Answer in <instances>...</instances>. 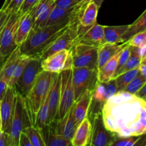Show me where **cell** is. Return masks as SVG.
<instances>
[{
    "instance_id": "7dc6e473",
    "label": "cell",
    "mask_w": 146,
    "mask_h": 146,
    "mask_svg": "<svg viewBox=\"0 0 146 146\" xmlns=\"http://www.w3.org/2000/svg\"><path fill=\"white\" fill-rule=\"evenodd\" d=\"M94 1V0H79V1H80V3H81V4H88V3L89 2H91V1Z\"/></svg>"
},
{
    "instance_id": "d6a6232c",
    "label": "cell",
    "mask_w": 146,
    "mask_h": 146,
    "mask_svg": "<svg viewBox=\"0 0 146 146\" xmlns=\"http://www.w3.org/2000/svg\"><path fill=\"white\" fill-rule=\"evenodd\" d=\"M30 58H31V57L29 56L26 55V54H21L19 58V61L18 64H17V67H16L15 70H14V74H13L11 80H10L9 83V87L15 88L16 84H17L19 78H20L21 75L22 74L25 67L27 66Z\"/></svg>"
},
{
    "instance_id": "b9f144b4",
    "label": "cell",
    "mask_w": 146,
    "mask_h": 146,
    "mask_svg": "<svg viewBox=\"0 0 146 146\" xmlns=\"http://www.w3.org/2000/svg\"><path fill=\"white\" fill-rule=\"evenodd\" d=\"M19 146H34L30 142L29 139L27 137V135L22 132L21 133L19 138Z\"/></svg>"
},
{
    "instance_id": "74e56055",
    "label": "cell",
    "mask_w": 146,
    "mask_h": 146,
    "mask_svg": "<svg viewBox=\"0 0 146 146\" xmlns=\"http://www.w3.org/2000/svg\"><path fill=\"white\" fill-rule=\"evenodd\" d=\"M81 4L79 0H55V7L62 9H71Z\"/></svg>"
},
{
    "instance_id": "5bb4252c",
    "label": "cell",
    "mask_w": 146,
    "mask_h": 146,
    "mask_svg": "<svg viewBox=\"0 0 146 146\" xmlns=\"http://www.w3.org/2000/svg\"><path fill=\"white\" fill-rule=\"evenodd\" d=\"M98 9L99 7L93 1L84 6L80 10L77 20L78 38L94 24H96Z\"/></svg>"
},
{
    "instance_id": "60d3db41",
    "label": "cell",
    "mask_w": 146,
    "mask_h": 146,
    "mask_svg": "<svg viewBox=\"0 0 146 146\" xmlns=\"http://www.w3.org/2000/svg\"><path fill=\"white\" fill-rule=\"evenodd\" d=\"M8 87V83L4 80V78L1 76V74H0V100L1 101L3 98V97H4Z\"/></svg>"
},
{
    "instance_id": "f546056e",
    "label": "cell",
    "mask_w": 146,
    "mask_h": 146,
    "mask_svg": "<svg viewBox=\"0 0 146 146\" xmlns=\"http://www.w3.org/2000/svg\"><path fill=\"white\" fill-rule=\"evenodd\" d=\"M48 98L47 94L43 100L39 109L36 115L34 126L41 130L48 125Z\"/></svg>"
},
{
    "instance_id": "9a60e30c",
    "label": "cell",
    "mask_w": 146,
    "mask_h": 146,
    "mask_svg": "<svg viewBox=\"0 0 146 146\" xmlns=\"http://www.w3.org/2000/svg\"><path fill=\"white\" fill-rule=\"evenodd\" d=\"M61 90V73H56L48 94V122L52 125L57 120Z\"/></svg>"
},
{
    "instance_id": "f907efd6",
    "label": "cell",
    "mask_w": 146,
    "mask_h": 146,
    "mask_svg": "<svg viewBox=\"0 0 146 146\" xmlns=\"http://www.w3.org/2000/svg\"><path fill=\"white\" fill-rule=\"evenodd\" d=\"M0 128H1V115H0Z\"/></svg>"
},
{
    "instance_id": "4fadbf2b",
    "label": "cell",
    "mask_w": 146,
    "mask_h": 146,
    "mask_svg": "<svg viewBox=\"0 0 146 146\" xmlns=\"http://www.w3.org/2000/svg\"><path fill=\"white\" fill-rule=\"evenodd\" d=\"M115 137L106 128L101 113L95 115L92 124V134L88 146H110Z\"/></svg>"
},
{
    "instance_id": "277c9868",
    "label": "cell",
    "mask_w": 146,
    "mask_h": 146,
    "mask_svg": "<svg viewBox=\"0 0 146 146\" xmlns=\"http://www.w3.org/2000/svg\"><path fill=\"white\" fill-rule=\"evenodd\" d=\"M56 73L41 71L38 74L35 83L28 95L24 97L32 114L34 125L36 115L38 112L43 100L48 94Z\"/></svg>"
},
{
    "instance_id": "4dcf8cb0",
    "label": "cell",
    "mask_w": 146,
    "mask_h": 146,
    "mask_svg": "<svg viewBox=\"0 0 146 146\" xmlns=\"http://www.w3.org/2000/svg\"><path fill=\"white\" fill-rule=\"evenodd\" d=\"M138 68L119 74L118 76L114 78L116 92L124 91V89L131 83V81L140 74Z\"/></svg>"
},
{
    "instance_id": "681fc988",
    "label": "cell",
    "mask_w": 146,
    "mask_h": 146,
    "mask_svg": "<svg viewBox=\"0 0 146 146\" xmlns=\"http://www.w3.org/2000/svg\"><path fill=\"white\" fill-rule=\"evenodd\" d=\"M3 133H4V132H3L2 129H1V128H0V136H1V134H2Z\"/></svg>"
},
{
    "instance_id": "db71d44e",
    "label": "cell",
    "mask_w": 146,
    "mask_h": 146,
    "mask_svg": "<svg viewBox=\"0 0 146 146\" xmlns=\"http://www.w3.org/2000/svg\"><path fill=\"white\" fill-rule=\"evenodd\" d=\"M54 1H55V0H54Z\"/></svg>"
},
{
    "instance_id": "ba28073f",
    "label": "cell",
    "mask_w": 146,
    "mask_h": 146,
    "mask_svg": "<svg viewBox=\"0 0 146 146\" xmlns=\"http://www.w3.org/2000/svg\"><path fill=\"white\" fill-rule=\"evenodd\" d=\"M22 14L19 11L11 14L0 39V61H3L17 47L15 39L17 29Z\"/></svg>"
},
{
    "instance_id": "e0dca14e",
    "label": "cell",
    "mask_w": 146,
    "mask_h": 146,
    "mask_svg": "<svg viewBox=\"0 0 146 146\" xmlns=\"http://www.w3.org/2000/svg\"><path fill=\"white\" fill-rule=\"evenodd\" d=\"M55 123V126L52 128L54 132L57 135H61L68 141H71L78 125L74 118L73 107L64 118L58 120Z\"/></svg>"
},
{
    "instance_id": "ffe728a7",
    "label": "cell",
    "mask_w": 146,
    "mask_h": 146,
    "mask_svg": "<svg viewBox=\"0 0 146 146\" xmlns=\"http://www.w3.org/2000/svg\"><path fill=\"white\" fill-rule=\"evenodd\" d=\"M91 91H87L81 96V98L74 103L73 112L76 122L79 125L86 118H87L90 106L92 102Z\"/></svg>"
},
{
    "instance_id": "3957f363",
    "label": "cell",
    "mask_w": 146,
    "mask_h": 146,
    "mask_svg": "<svg viewBox=\"0 0 146 146\" xmlns=\"http://www.w3.org/2000/svg\"><path fill=\"white\" fill-rule=\"evenodd\" d=\"M34 125L32 114L24 97L17 91L15 108L9 131L10 146H19L21 133L24 128Z\"/></svg>"
},
{
    "instance_id": "7c38bea8",
    "label": "cell",
    "mask_w": 146,
    "mask_h": 146,
    "mask_svg": "<svg viewBox=\"0 0 146 146\" xmlns=\"http://www.w3.org/2000/svg\"><path fill=\"white\" fill-rule=\"evenodd\" d=\"M17 90L15 88L8 87L1 101L0 115L1 118V129L3 132L9 133L11 121L15 108Z\"/></svg>"
},
{
    "instance_id": "7bdbcfd3",
    "label": "cell",
    "mask_w": 146,
    "mask_h": 146,
    "mask_svg": "<svg viewBox=\"0 0 146 146\" xmlns=\"http://www.w3.org/2000/svg\"><path fill=\"white\" fill-rule=\"evenodd\" d=\"M0 146H10L9 135L7 133H3L0 136Z\"/></svg>"
},
{
    "instance_id": "8992f818",
    "label": "cell",
    "mask_w": 146,
    "mask_h": 146,
    "mask_svg": "<svg viewBox=\"0 0 146 146\" xmlns=\"http://www.w3.org/2000/svg\"><path fill=\"white\" fill-rule=\"evenodd\" d=\"M98 70L86 68H72L74 99L78 101L87 91H93L98 82Z\"/></svg>"
},
{
    "instance_id": "6da1fadb",
    "label": "cell",
    "mask_w": 146,
    "mask_h": 146,
    "mask_svg": "<svg viewBox=\"0 0 146 146\" xmlns=\"http://www.w3.org/2000/svg\"><path fill=\"white\" fill-rule=\"evenodd\" d=\"M101 116L106 128L115 137L146 133V101L135 94L116 92L104 104Z\"/></svg>"
},
{
    "instance_id": "f5cc1de1",
    "label": "cell",
    "mask_w": 146,
    "mask_h": 146,
    "mask_svg": "<svg viewBox=\"0 0 146 146\" xmlns=\"http://www.w3.org/2000/svg\"><path fill=\"white\" fill-rule=\"evenodd\" d=\"M0 107H1V100H0Z\"/></svg>"
},
{
    "instance_id": "836d02e7",
    "label": "cell",
    "mask_w": 146,
    "mask_h": 146,
    "mask_svg": "<svg viewBox=\"0 0 146 146\" xmlns=\"http://www.w3.org/2000/svg\"><path fill=\"white\" fill-rule=\"evenodd\" d=\"M146 84V78L143 77L141 74H138L135 78L131 81L129 84L124 89L123 91L130 93V94H136L144 85Z\"/></svg>"
},
{
    "instance_id": "484cf974",
    "label": "cell",
    "mask_w": 146,
    "mask_h": 146,
    "mask_svg": "<svg viewBox=\"0 0 146 146\" xmlns=\"http://www.w3.org/2000/svg\"><path fill=\"white\" fill-rule=\"evenodd\" d=\"M128 28V25L123 26H104V44H121V39L123 35Z\"/></svg>"
},
{
    "instance_id": "83f0119b",
    "label": "cell",
    "mask_w": 146,
    "mask_h": 146,
    "mask_svg": "<svg viewBox=\"0 0 146 146\" xmlns=\"http://www.w3.org/2000/svg\"><path fill=\"white\" fill-rule=\"evenodd\" d=\"M46 146H71V141L57 135L51 125H47L41 130Z\"/></svg>"
},
{
    "instance_id": "f1b7e54d",
    "label": "cell",
    "mask_w": 146,
    "mask_h": 146,
    "mask_svg": "<svg viewBox=\"0 0 146 146\" xmlns=\"http://www.w3.org/2000/svg\"><path fill=\"white\" fill-rule=\"evenodd\" d=\"M110 146H146V133L130 137H115Z\"/></svg>"
},
{
    "instance_id": "ac0fdd59",
    "label": "cell",
    "mask_w": 146,
    "mask_h": 146,
    "mask_svg": "<svg viewBox=\"0 0 146 146\" xmlns=\"http://www.w3.org/2000/svg\"><path fill=\"white\" fill-rule=\"evenodd\" d=\"M92 134V123L88 118H86L77 127L71 139L72 146H88Z\"/></svg>"
},
{
    "instance_id": "5b68a950",
    "label": "cell",
    "mask_w": 146,
    "mask_h": 146,
    "mask_svg": "<svg viewBox=\"0 0 146 146\" xmlns=\"http://www.w3.org/2000/svg\"><path fill=\"white\" fill-rule=\"evenodd\" d=\"M78 39V22L77 20L72 21L68 28L51 42L39 55L41 60L51 54L62 50H71Z\"/></svg>"
},
{
    "instance_id": "f6af8a7d",
    "label": "cell",
    "mask_w": 146,
    "mask_h": 146,
    "mask_svg": "<svg viewBox=\"0 0 146 146\" xmlns=\"http://www.w3.org/2000/svg\"><path fill=\"white\" fill-rule=\"evenodd\" d=\"M135 95H137L138 96L141 97V98H143L144 97L146 96V84L143 86V88L137 93Z\"/></svg>"
},
{
    "instance_id": "d590c367",
    "label": "cell",
    "mask_w": 146,
    "mask_h": 146,
    "mask_svg": "<svg viewBox=\"0 0 146 146\" xmlns=\"http://www.w3.org/2000/svg\"><path fill=\"white\" fill-rule=\"evenodd\" d=\"M24 1V0H5L1 9L9 14L18 12Z\"/></svg>"
},
{
    "instance_id": "7a4b0ae2",
    "label": "cell",
    "mask_w": 146,
    "mask_h": 146,
    "mask_svg": "<svg viewBox=\"0 0 146 146\" xmlns=\"http://www.w3.org/2000/svg\"><path fill=\"white\" fill-rule=\"evenodd\" d=\"M70 24L50 27L45 26L36 29H31L26 41L19 46L21 54L30 57L38 56L68 28Z\"/></svg>"
},
{
    "instance_id": "1f68e13d",
    "label": "cell",
    "mask_w": 146,
    "mask_h": 146,
    "mask_svg": "<svg viewBox=\"0 0 146 146\" xmlns=\"http://www.w3.org/2000/svg\"><path fill=\"white\" fill-rule=\"evenodd\" d=\"M23 132L27 135L34 146H46L41 131L34 125L24 128Z\"/></svg>"
},
{
    "instance_id": "603a6c76",
    "label": "cell",
    "mask_w": 146,
    "mask_h": 146,
    "mask_svg": "<svg viewBox=\"0 0 146 146\" xmlns=\"http://www.w3.org/2000/svg\"><path fill=\"white\" fill-rule=\"evenodd\" d=\"M33 25L34 19L30 11L22 14L16 34L15 42L17 46H20L26 41L32 29Z\"/></svg>"
},
{
    "instance_id": "4316f807",
    "label": "cell",
    "mask_w": 146,
    "mask_h": 146,
    "mask_svg": "<svg viewBox=\"0 0 146 146\" xmlns=\"http://www.w3.org/2000/svg\"><path fill=\"white\" fill-rule=\"evenodd\" d=\"M145 31H146V9L132 24L128 25V29L121 38V44H125L134 35Z\"/></svg>"
},
{
    "instance_id": "d6986e66",
    "label": "cell",
    "mask_w": 146,
    "mask_h": 146,
    "mask_svg": "<svg viewBox=\"0 0 146 146\" xmlns=\"http://www.w3.org/2000/svg\"><path fill=\"white\" fill-rule=\"evenodd\" d=\"M116 93L114 79L107 83H101L98 81L95 87L91 91L92 101L98 104H104L111 96Z\"/></svg>"
},
{
    "instance_id": "e575fe53",
    "label": "cell",
    "mask_w": 146,
    "mask_h": 146,
    "mask_svg": "<svg viewBox=\"0 0 146 146\" xmlns=\"http://www.w3.org/2000/svg\"><path fill=\"white\" fill-rule=\"evenodd\" d=\"M125 45L123 47L122 50H121V54L119 56V58H118V66H117L116 72H115V75H114V78L118 76V74L119 73V71H121V68L123 67V66L125 65V63L127 62V61L129 58L131 54V50H132V46L130 45H128V44L125 43Z\"/></svg>"
},
{
    "instance_id": "44dd1931",
    "label": "cell",
    "mask_w": 146,
    "mask_h": 146,
    "mask_svg": "<svg viewBox=\"0 0 146 146\" xmlns=\"http://www.w3.org/2000/svg\"><path fill=\"white\" fill-rule=\"evenodd\" d=\"M104 26L95 24L78 38V41L98 47L104 44Z\"/></svg>"
},
{
    "instance_id": "c3c4849f",
    "label": "cell",
    "mask_w": 146,
    "mask_h": 146,
    "mask_svg": "<svg viewBox=\"0 0 146 146\" xmlns=\"http://www.w3.org/2000/svg\"><path fill=\"white\" fill-rule=\"evenodd\" d=\"M141 64H146V54L142 58V60H141Z\"/></svg>"
},
{
    "instance_id": "d4e9b609",
    "label": "cell",
    "mask_w": 146,
    "mask_h": 146,
    "mask_svg": "<svg viewBox=\"0 0 146 146\" xmlns=\"http://www.w3.org/2000/svg\"><path fill=\"white\" fill-rule=\"evenodd\" d=\"M121 50L118 51L116 54H115L106 64H104L102 68L98 70V81L99 82L107 83L113 79L114 75L116 72L118 58H119Z\"/></svg>"
},
{
    "instance_id": "cb8c5ba5",
    "label": "cell",
    "mask_w": 146,
    "mask_h": 146,
    "mask_svg": "<svg viewBox=\"0 0 146 146\" xmlns=\"http://www.w3.org/2000/svg\"><path fill=\"white\" fill-rule=\"evenodd\" d=\"M21 55L20 47L17 46L6 59L5 62L0 67V74L7 83H9L11 76L14 72L17 64Z\"/></svg>"
},
{
    "instance_id": "816d5d0a",
    "label": "cell",
    "mask_w": 146,
    "mask_h": 146,
    "mask_svg": "<svg viewBox=\"0 0 146 146\" xmlns=\"http://www.w3.org/2000/svg\"><path fill=\"white\" fill-rule=\"evenodd\" d=\"M143 99L145 100V101H146V96H145V97H144V98H143Z\"/></svg>"
},
{
    "instance_id": "bcb514c9",
    "label": "cell",
    "mask_w": 146,
    "mask_h": 146,
    "mask_svg": "<svg viewBox=\"0 0 146 146\" xmlns=\"http://www.w3.org/2000/svg\"><path fill=\"white\" fill-rule=\"evenodd\" d=\"M104 0H94V2L96 3V4L97 6H98V7L100 8V7L101 6V4H103V2H104Z\"/></svg>"
},
{
    "instance_id": "9c48e42d",
    "label": "cell",
    "mask_w": 146,
    "mask_h": 146,
    "mask_svg": "<svg viewBox=\"0 0 146 146\" xmlns=\"http://www.w3.org/2000/svg\"><path fill=\"white\" fill-rule=\"evenodd\" d=\"M75 103L72 85V68L61 72V90L57 120L64 118Z\"/></svg>"
},
{
    "instance_id": "11a10c76",
    "label": "cell",
    "mask_w": 146,
    "mask_h": 146,
    "mask_svg": "<svg viewBox=\"0 0 146 146\" xmlns=\"http://www.w3.org/2000/svg\"><path fill=\"white\" fill-rule=\"evenodd\" d=\"M71 146H72V145H71Z\"/></svg>"
},
{
    "instance_id": "30bf717a",
    "label": "cell",
    "mask_w": 146,
    "mask_h": 146,
    "mask_svg": "<svg viewBox=\"0 0 146 146\" xmlns=\"http://www.w3.org/2000/svg\"><path fill=\"white\" fill-rule=\"evenodd\" d=\"M41 63V59L38 56L31 57L22 74L19 78L15 88L17 92L23 97H26L28 95L35 83L38 74L42 71Z\"/></svg>"
},
{
    "instance_id": "f35d334b",
    "label": "cell",
    "mask_w": 146,
    "mask_h": 146,
    "mask_svg": "<svg viewBox=\"0 0 146 146\" xmlns=\"http://www.w3.org/2000/svg\"><path fill=\"white\" fill-rule=\"evenodd\" d=\"M40 0H24L20 8L19 11L21 14H24L32 9L38 3Z\"/></svg>"
},
{
    "instance_id": "ee69618b",
    "label": "cell",
    "mask_w": 146,
    "mask_h": 146,
    "mask_svg": "<svg viewBox=\"0 0 146 146\" xmlns=\"http://www.w3.org/2000/svg\"><path fill=\"white\" fill-rule=\"evenodd\" d=\"M138 68H139L140 74H141L143 77L146 78V64H141Z\"/></svg>"
},
{
    "instance_id": "7402d4cb",
    "label": "cell",
    "mask_w": 146,
    "mask_h": 146,
    "mask_svg": "<svg viewBox=\"0 0 146 146\" xmlns=\"http://www.w3.org/2000/svg\"><path fill=\"white\" fill-rule=\"evenodd\" d=\"M125 44L104 43L98 47V70L102 68L115 54L121 51Z\"/></svg>"
},
{
    "instance_id": "8fae6325",
    "label": "cell",
    "mask_w": 146,
    "mask_h": 146,
    "mask_svg": "<svg viewBox=\"0 0 146 146\" xmlns=\"http://www.w3.org/2000/svg\"><path fill=\"white\" fill-rule=\"evenodd\" d=\"M41 66L43 71L51 73H61V71L73 68V58L71 50H62L51 54L41 60Z\"/></svg>"
},
{
    "instance_id": "2e32d148",
    "label": "cell",
    "mask_w": 146,
    "mask_h": 146,
    "mask_svg": "<svg viewBox=\"0 0 146 146\" xmlns=\"http://www.w3.org/2000/svg\"><path fill=\"white\" fill-rule=\"evenodd\" d=\"M55 7L54 0H40L38 4L30 10L34 19L32 29L45 27L51 11Z\"/></svg>"
},
{
    "instance_id": "8d00e7d4",
    "label": "cell",
    "mask_w": 146,
    "mask_h": 146,
    "mask_svg": "<svg viewBox=\"0 0 146 146\" xmlns=\"http://www.w3.org/2000/svg\"><path fill=\"white\" fill-rule=\"evenodd\" d=\"M126 44L131 46L138 48H143L146 46V31L134 35L129 41H127Z\"/></svg>"
},
{
    "instance_id": "ab89813d",
    "label": "cell",
    "mask_w": 146,
    "mask_h": 146,
    "mask_svg": "<svg viewBox=\"0 0 146 146\" xmlns=\"http://www.w3.org/2000/svg\"><path fill=\"white\" fill-rule=\"evenodd\" d=\"M11 14L6 12L5 11H3L2 9H0V39H1L3 29H4L7 22L8 21Z\"/></svg>"
},
{
    "instance_id": "52a82bcc",
    "label": "cell",
    "mask_w": 146,
    "mask_h": 146,
    "mask_svg": "<svg viewBox=\"0 0 146 146\" xmlns=\"http://www.w3.org/2000/svg\"><path fill=\"white\" fill-rule=\"evenodd\" d=\"M73 68L98 70V47L77 41L71 49Z\"/></svg>"
}]
</instances>
